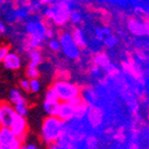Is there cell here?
I'll list each match as a JSON object with an SVG mask.
<instances>
[{"mask_svg":"<svg viewBox=\"0 0 149 149\" xmlns=\"http://www.w3.org/2000/svg\"><path fill=\"white\" fill-rule=\"evenodd\" d=\"M127 28L134 36L142 37L146 35L145 24L142 20H139L136 16H129L127 18Z\"/></svg>","mask_w":149,"mask_h":149,"instance_id":"cell-8","label":"cell"},{"mask_svg":"<svg viewBox=\"0 0 149 149\" xmlns=\"http://www.w3.org/2000/svg\"><path fill=\"white\" fill-rule=\"evenodd\" d=\"M20 2H21V0H10V6H12L13 10L18 12V10H20V6H21Z\"/></svg>","mask_w":149,"mask_h":149,"instance_id":"cell-32","label":"cell"},{"mask_svg":"<svg viewBox=\"0 0 149 149\" xmlns=\"http://www.w3.org/2000/svg\"><path fill=\"white\" fill-rule=\"evenodd\" d=\"M57 39L60 40L62 45V51L69 60H78L80 57V49L76 45L72 38L71 32L57 30Z\"/></svg>","mask_w":149,"mask_h":149,"instance_id":"cell-3","label":"cell"},{"mask_svg":"<svg viewBox=\"0 0 149 149\" xmlns=\"http://www.w3.org/2000/svg\"><path fill=\"white\" fill-rule=\"evenodd\" d=\"M71 35H72V38L74 42L76 43V45L79 47L80 50H86L88 47L87 41L85 39V36L82 33L81 28H79L76 25L72 24V30H71Z\"/></svg>","mask_w":149,"mask_h":149,"instance_id":"cell-12","label":"cell"},{"mask_svg":"<svg viewBox=\"0 0 149 149\" xmlns=\"http://www.w3.org/2000/svg\"><path fill=\"white\" fill-rule=\"evenodd\" d=\"M5 31H6V28H5L4 23L1 22V23H0V32H1V35H2V36L4 35Z\"/></svg>","mask_w":149,"mask_h":149,"instance_id":"cell-39","label":"cell"},{"mask_svg":"<svg viewBox=\"0 0 149 149\" xmlns=\"http://www.w3.org/2000/svg\"><path fill=\"white\" fill-rule=\"evenodd\" d=\"M71 15H72V10L68 8V10H62V8H56V14L54 18L52 19L53 23L56 26H64L68 21L71 20Z\"/></svg>","mask_w":149,"mask_h":149,"instance_id":"cell-11","label":"cell"},{"mask_svg":"<svg viewBox=\"0 0 149 149\" xmlns=\"http://www.w3.org/2000/svg\"><path fill=\"white\" fill-rule=\"evenodd\" d=\"M134 12L137 13V14H139V15H142V14H144V13H146L142 8H138V6H137L136 8H134Z\"/></svg>","mask_w":149,"mask_h":149,"instance_id":"cell-40","label":"cell"},{"mask_svg":"<svg viewBox=\"0 0 149 149\" xmlns=\"http://www.w3.org/2000/svg\"><path fill=\"white\" fill-rule=\"evenodd\" d=\"M60 104V99H44L43 109H44V112L47 114V116H57Z\"/></svg>","mask_w":149,"mask_h":149,"instance_id":"cell-15","label":"cell"},{"mask_svg":"<svg viewBox=\"0 0 149 149\" xmlns=\"http://www.w3.org/2000/svg\"><path fill=\"white\" fill-rule=\"evenodd\" d=\"M92 61H93V64L97 65L98 67H100L101 69H104V70H107V68H109L112 66V63H111L109 55L104 51H98V52L94 53Z\"/></svg>","mask_w":149,"mask_h":149,"instance_id":"cell-14","label":"cell"},{"mask_svg":"<svg viewBox=\"0 0 149 149\" xmlns=\"http://www.w3.org/2000/svg\"><path fill=\"white\" fill-rule=\"evenodd\" d=\"M28 54V66L32 67H39L43 63V55L41 53V49H32Z\"/></svg>","mask_w":149,"mask_h":149,"instance_id":"cell-17","label":"cell"},{"mask_svg":"<svg viewBox=\"0 0 149 149\" xmlns=\"http://www.w3.org/2000/svg\"><path fill=\"white\" fill-rule=\"evenodd\" d=\"M61 102H72L81 97V88L70 80H55L52 85Z\"/></svg>","mask_w":149,"mask_h":149,"instance_id":"cell-2","label":"cell"},{"mask_svg":"<svg viewBox=\"0 0 149 149\" xmlns=\"http://www.w3.org/2000/svg\"><path fill=\"white\" fill-rule=\"evenodd\" d=\"M21 5L25 8H29L32 5V0H21Z\"/></svg>","mask_w":149,"mask_h":149,"instance_id":"cell-35","label":"cell"},{"mask_svg":"<svg viewBox=\"0 0 149 149\" xmlns=\"http://www.w3.org/2000/svg\"><path fill=\"white\" fill-rule=\"evenodd\" d=\"M145 24V29H146V36L149 37V23H144Z\"/></svg>","mask_w":149,"mask_h":149,"instance_id":"cell-42","label":"cell"},{"mask_svg":"<svg viewBox=\"0 0 149 149\" xmlns=\"http://www.w3.org/2000/svg\"><path fill=\"white\" fill-rule=\"evenodd\" d=\"M30 80V92L31 93H39L41 91V81L39 78H35V79H29Z\"/></svg>","mask_w":149,"mask_h":149,"instance_id":"cell-25","label":"cell"},{"mask_svg":"<svg viewBox=\"0 0 149 149\" xmlns=\"http://www.w3.org/2000/svg\"><path fill=\"white\" fill-rule=\"evenodd\" d=\"M122 70L127 74L132 75L134 78L140 80V78H142V71L140 70V68L138 67V65L134 62V61H128V62L122 63Z\"/></svg>","mask_w":149,"mask_h":149,"instance_id":"cell-13","label":"cell"},{"mask_svg":"<svg viewBox=\"0 0 149 149\" xmlns=\"http://www.w3.org/2000/svg\"><path fill=\"white\" fill-rule=\"evenodd\" d=\"M48 48L52 52H58L62 50V45L58 39H50L48 42Z\"/></svg>","mask_w":149,"mask_h":149,"instance_id":"cell-23","label":"cell"},{"mask_svg":"<svg viewBox=\"0 0 149 149\" xmlns=\"http://www.w3.org/2000/svg\"><path fill=\"white\" fill-rule=\"evenodd\" d=\"M103 32H104V35L105 36H109V35H112V29L109 28V26H103Z\"/></svg>","mask_w":149,"mask_h":149,"instance_id":"cell-36","label":"cell"},{"mask_svg":"<svg viewBox=\"0 0 149 149\" xmlns=\"http://www.w3.org/2000/svg\"><path fill=\"white\" fill-rule=\"evenodd\" d=\"M25 75L28 79H35V78H39L41 75L40 70L38 67H32V66H28L25 70Z\"/></svg>","mask_w":149,"mask_h":149,"instance_id":"cell-20","label":"cell"},{"mask_svg":"<svg viewBox=\"0 0 149 149\" xmlns=\"http://www.w3.org/2000/svg\"><path fill=\"white\" fill-rule=\"evenodd\" d=\"M8 101L12 103L13 105L18 104V103H21V102L27 101L26 98L23 96L22 92L18 89H12L10 92V96H8Z\"/></svg>","mask_w":149,"mask_h":149,"instance_id":"cell-18","label":"cell"},{"mask_svg":"<svg viewBox=\"0 0 149 149\" xmlns=\"http://www.w3.org/2000/svg\"><path fill=\"white\" fill-rule=\"evenodd\" d=\"M48 149H65L64 147H62V146H60L58 144H51V145H49L48 146Z\"/></svg>","mask_w":149,"mask_h":149,"instance_id":"cell-37","label":"cell"},{"mask_svg":"<svg viewBox=\"0 0 149 149\" xmlns=\"http://www.w3.org/2000/svg\"><path fill=\"white\" fill-rule=\"evenodd\" d=\"M50 2H51V0H39V3L43 6H48Z\"/></svg>","mask_w":149,"mask_h":149,"instance_id":"cell-38","label":"cell"},{"mask_svg":"<svg viewBox=\"0 0 149 149\" xmlns=\"http://www.w3.org/2000/svg\"><path fill=\"white\" fill-rule=\"evenodd\" d=\"M71 22H72V24L76 25V24H80V22H81V17H80L79 13L77 12V10H73L72 12V15H71Z\"/></svg>","mask_w":149,"mask_h":149,"instance_id":"cell-29","label":"cell"},{"mask_svg":"<svg viewBox=\"0 0 149 149\" xmlns=\"http://www.w3.org/2000/svg\"><path fill=\"white\" fill-rule=\"evenodd\" d=\"M19 86H20L21 91L25 93H29L30 92V80L28 78H24V79H21L19 82Z\"/></svg>","mask_w":149,"mask_h":149,"instance_id":"cell-27","label":"cell"},{"mask_svg":"<svg viewBox=\"0 0 149 149\" xmlns=\"http://www.w3.org/2000/svg\"><path fill=\"white\" fill-rule=\"evenodd\" d=\"M15 107V111L18 115H20V116H23V117H26L28 114V102L25 101V102H21V103H18V104L14 105Z\"/></svg>","mask_w":149,"mask_h":149,"instance_id":"cell-21","label":"cell"},{"mask_svg":"<svg viewBox=\"0 0 149 149\" xmlns=\"http://www.w3.org/2000/svg\"><path fill=\"white\" fill-rule=\"evenodd\" d=\"M1 63H2L3 68L6 70H10V71L19 70L21 68V66H22L21 56L16 51H10Z\"/></svg>","mask_w":149,"mask_h":149,"instance_id":"cell-7","label":"cell"},{"mask_svg":"<svg viewBox=\"0 0 149 149\" xmlns=\"http://www.w3.org/2000/svg\"><path fill=\"white\" fill-rule=\"evenodd\" d=\"M55 78H56V80H69V72L67 70H57V71H55Z\"/></svg>","mask_w":149,"mask_h":149,"instance_id":"cell-26","label":"cell"},{"mask_svg":"<svg viewBox=\"0 0 149 149\" xmlns=\"http://www.w3.org/2000/svg\"><path fill=\"white\" fill-rule=\"evenodd\" d=\"M66 132V122L57 116H47L41 125L40 137L43 143L49 146L57 143Z\"/></svg>","mask_w":149,"mask_h":149,"instance_id":"cell-1","label":"cell"},{"mask_svg":"<svg viewBox=\"0 0 149 149\" xmlns=\"http://www.w3.org/2000/svg\"><path fill=\"white\" fill-rule=\"evenodd\" d=\"M17 113L14 105L10 101L2 100L0 104V125L4 127H10V122L14 119Z\"/></svg>","mask_w":149,"mask_h":149,"instance_id":"cell-5","label":"cell"},{"mask_svg":"<svg viewBox=\"0 0 149 149\" xmlns=\"http://www.w3.org/2000/svg\"><path fill=\"white\" fill-rule=\"evenodd\" d=\"M85 8H86V10L87 12H89V13H97V10H98V8H96L93 3H91V2H88V3H86L85 4Z\"/></svg>","mask_w":149,"mask_h":149,"instance_id":"cell-33","label":"cell"},{"mask_svg":"<svg viewBox=\"0 0 149 149\" xmlns=\"http://www.w3.org/2000/svg\"><path fill=\"white\" fill-rule=\"evenodd\" d=\"M88 123L92 128H97L102 124L104 119V112L101 107H97L95 104H91L89 107V112L87 115Z\"/></svg>","mask_w":149,"mask_h":149,"instance_id":"cell-6","label":"cell"},{"mask_svg":"<svg viewBox=\"0 0 149 149\" xmlns=\"http://www.w3.org/2000/svg\"><path fill=\"white\" fill-rule=\"evenodd\" d=\"M118 43V39L116 38L115 35H109V36H105V38L103 39V44L107 48H113L115 47Z\"/></svg>","mask_w":149,"mask_h":149,"instance_id":"cell-22","label":"cell"},{"mask_svg":"<svg viewBox=\"0 0 149 149\" xmlns=\"http://www.w3.org/2000/svg\"><path fill=\"white\" fill-rule=\"evenodd\" d=\"M55 14H56V10H55V8H47V10H45L44 16H45V17H47L48 19H50V20H52L53 18H54Z\"/></svg>","mask_w":149,"mask_h":149,"instance_id":"cell-30","label":"cell"},{"mask_svg":"<svg viewBox=\"0 0 149 149\" xmlns=\"http://www.w3.org/2000/svg\"><path fill=\"white\" fill-rule=\"evenodd\" d=\"M25 146H26V149H39L38 148L37 146H36L35 144H27V145H25Z\"/></svg>","mask_w":149,"mask_h":149,"instance_id":"cell-41","label":"cell"},{"mask_svg":"<svg viewBox=\"0 0 149 149\" xmlns=\"http://www.w3.org/2000/svg\"><path fill=\"white\" fill-rule=\"evenodd\" d=\"M10 128L24 143L25 140H26V137H27V130H28L27 121H26L25 117L17 114L14 117V119L12 120V122H10Z\"/></svg>","mask_w":149,"mask_h":149,"instance_id":"cell-4","label":"cell"},{"mask_svg":"<svg viewBox=\"0 0 149 149\" xmlns=\"http://www.w3.org/2000/svg\"><path fill=\"white\" fill-rule=\"evenodd\" d=\"M100 70H101V68L98 67L97 65L93 64L92 67H91V69H90V72H91V74H93V75H95V76H96V75H99Z\"/></svg>","mask_w":149,"mask_h":149,"instance_id":"cell-34","label":"cell"},{"mask_svg":"<svg viewBox=\"0 0 149 149\" xmlns=\"http://www.w3.org/2000/svg\"><path fill=\"white\" fill-rule=\"evenodd\" d=\"M0 3H1V5H3L4 3H6V0H0Z\"/></svg>","mask_w":149,"mask_h":149,"instance_id":"cell-43","label":"cell"},{"mask_svg":"<svg viewBox=\"0 0 149 149\" xmlns=\"http://www.w3.org/2000/svg\"><path fill=\"white\" fill-rule=\"evenodd\" d=\"M85 144L88 149H97L98 146V140L95 136H89L85 141Z\"/></svg>","mask_w":149,"mask_h":149,"instance_id":"cell-24","label":"cell"},{"mask_svg":"<svg viewBox=\"0 0 149 149\" xmlns=\"http://www.w3.org/2000/svg\"><path fill=\"white\" fill-rule=\"evenodd\" d=\"M23 143L19 138H15L14 140H12L10 142L6 143V144L0 145V149H20L23 146Z\"/></svg>","mask_w":149,"mask_h":149,"instance_id":"cell-19","label":"cell"},{"mask_svg":"<svg viewBox=\"0 0 149 149\" xmlns=\"http://www.w3.org/2000/svg\"><path fill=\"white\" fill-rule=\"evenodd\" d=\"M87 149H88V148H87Z\"/></svg>","mask_w":149,"mask_h":149,"instance_id":"cell-47","label":"cell"},{"mask_svg":"<svg viewBox=\"0 0 149 149\" xmlns=\"http://www.w3.org/2000/svg\"><path fill=\"white\" fill-rule=\"evenodd\" d=\"M26 33L32 37H36L40 40L44 41L46 39V36H45V27L43 23L41 21L39 22H35V21H31V22H28L26 24Z\"/></svg>","mask_w":149,"mask_h":149,"instance_id":"cell-9","label":"cell"},{"mask_svg":"<svg viewBox=\"0 0 149 149\" xmlns=\"http://www.w3.org/2000/svg\"><path fill=\"white\" fill-rule=\"evenodd\" d=\"M95 37L98 41H103V39L105 38L104 32H103V29L102 28H96L95 29Z\"/></svg>","mask_w":149,"mask_h":149,"instance_id":"cell-31","label":"cell"},{"mask_svg":"<svg viewBox=\"0 0 149 149\" xmlns=\"http://www.w3.org/2000/svg\"><path fill=\"white\" fill-rule=\"evenodd\" d=\"M20 149H26V146H25V145L24 144H23V146L22 147H21V148Z\"/></svg>","mask_w":149,"mask_h":149,"instance_id":"cell-44","label":"cell"},{"mask_svg":"<svg viewBox=\"0 0 149 149\" xmlns=\"http://www.w3.org/2000/svg\"><path fill=\"white\" fill-rule=\"evenodd\" d=\"M90 104L87 102V100L84 98L79 103L74 105V120L80 121L84 118L87 117L88 112H89Z\"/></svg>","mask_w":149,"mask_h":149,"instance_id":"cell-16","label":"cell"},{"mask_svg":"<svg viewBox=\"0 0 149 149\" xmlns=\"http://www.w3.org/2000/svg\"><path fill=\"white\" fill-rule=\"evenodd\" d=\"M40 149H41V148H40Z\"/></svg>","mask_w":149,"mask_h":149,"instance_id":"cell-46","label":"cell"},{"mask_svg":"<svg viewBox=\"0 0 149 149\" xmlns=\"http://www.w3.org/2000/svg\"><path fill=\"white\" fill-rule=\"evenodd\" d=\"M57 117L61 118L66 123L74 120V105H72L69 102H61Z\"/></svg>","mask_w":149,"mask_h":149,"instance_id":"cell-10","label":"cell"},{"mask_svg":"<svg viewBox=\"0 0 149 149\" xmlns=\"http://www.w3.org/2000/svg\"><path fill=\"white\" fill-rule=\"evenodd\" d=\"M10 52V45H2L1 47H0V61L2 62L4 60V57Z\"/></svg>","mask_w":149,"mask_h":149,"instance_id":"cell-28","label":"cell"},{"mask_svg":"<svg viewBox=\"0 0 149 149\" xmlns=\"http://www.w3.org/2000/svg\"><path fill=\"white\" fill-rule=\"evenodd\" d=\"M51 1H55V0H51Z\"/></svg>","mask_w":149,"mask_h":149,"instance_id":"cell-45","label":"cell"}]
</instances>
